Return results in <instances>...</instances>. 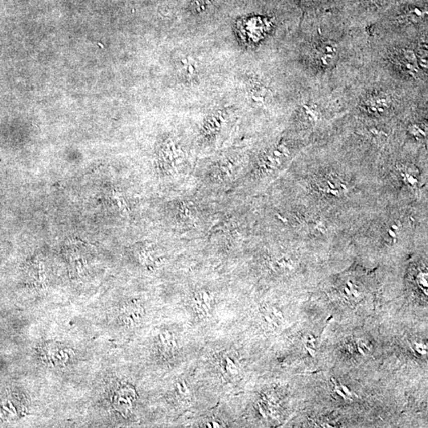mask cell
Here are the masks:
<instances>
[{
  "label": "cell",
  "instance_id": "obj_1",
  "mask_svg": "<svg viewBox=\"0 0 428 428\" xmlns=\"http://www.w3.org/2000/svg\"><path fill=\"white\" fill-rule=\"evenodd\" d=\"M191 301L193 309L200 318L210 316L215 305L214 295L208 290H201L195 292Z\"/></svg>",
  "mask_w": 428,
  "mask_h": 428
},
{
  "label": "cell",
  "instance_id": "obj_2",
  "mask_svg": "<svg viewBox=\"0 0 428 428\" xmlns=\"http://www.w3.org/2000/svg\"><path fill=\"white\" fill-rule=\"evenodd\" d=\"M221 368L223 374L228 378H235L239 374V366L235 358L231 356H225L221 359Z\"/></svg>",
  "mask_w": 428,
  "mask_h": 428
},
{
  "label": "cell",
  "instance_id": "obj_3",
  "mask_svg": "<svg viewBox=\"0 0 428 428\" xmlns=\"http://www.w3.org/2000/svg\"><path fill=\"white\" fill-rule=\"evenodd\" d=\"M160 346L168 355L173 353L177 348L176 336L170 331H165L160 335Z\"/></svg>",
  "mask_w": 428,
  "mask_h": 428
},
{
  "label": "cell",
  "instance_id": "obj_4",
  "mask_svg": "<svg viewBox=\"0 0 428 428\" xmlns=\"http://www.w3.org/2000/svg\"><path fill=\"white\" fill-rule=\"evenodd\" d=\"M389 105V99L386 96H374L367 99V106L372 108L374 111H382L383 107Z\"/></svg>",
  "mask_w": 428,
  "mask_h": 428
},
{
  "label": "cell",
  "instance_id": "obj_5",
  "mask_svg": "<svg viewBox=\"0 0 428 428\" xmlns=\"http://www.w3.org/2000/svg\"><path fill=\"white\" fill-rule=\"evenodd\" d=\"M206 427H221V422H217V421H212V422H206Z\"/></svg>",
  "mask_w": 428,
  "mask_h": 428
}]
</instances>
